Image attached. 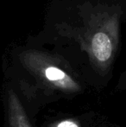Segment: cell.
I'll use <instances>...</instances> for the list:
<instances>
[{
    "mask_svg": "<svg viewBox=\"0 0 126 127\" xmlns=\"http://www.w3.org/2000/svg\"><path fill=\"white\" fill-rule=\"evenodd\" d=\"M119 26L118 11H102L93 14L77 31V40L96 67L104 69L113 60L119 42Z\"/></svg>",
    "mask_w": 126,
    "mask_h": 127,
    "instance_id": "obj_1",
    "label": "cell"
},
{
    "mask_svg": "<svg viewBox=\"0 0 126 127\" xmlns=\"http://www.w3.org/2000/svg\"><path fill=\"white\" fill-rule=\"evenodd\" d=\"M21 60L32 73L54 87L72 92L79 90L77 82L64 69L61 68L50 55L42 52L28 50L21 55Z\"/></svg>",
    "mask_w": 126,
    "mask_h": 127,
    "instance_id": "obj_2",
    "label": "cell"
},
{
    "mask_svg": "<svg viewBox=\"0 0 126 127\" xmlns=\"http://www.w3.org/2000/svg\"><path fill=\"white\" fill-rule=\"evenodd\" d=\"M8 101L10 127H32L18 97L12 91L9 94Z\"/></svg>",
    "mask_w": 126,
    "mask_h": 127,
    "instance_id": "obj_3",
    "label": "cell"
},
{
    "mask_svg": "<svg viewBox=\"0 0 126 127\" xmlns=\"http://www.w3.org/2000/svg\"><path fill=\"white\" fill-rule=\"evenodd\" d=\"M54 127H80V126L74 119H65L59 122Z\"/></svg>",
    "mask_w": 126,
    "mask_h": 127,
    "instance_id": "obj_4",
    "label": "cell"
}]
</instances>
